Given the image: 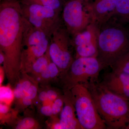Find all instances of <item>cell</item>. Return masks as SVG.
<instances>
[{"label":"cell","instance_id":"cell-1","mask_svg":"<svg viewBox=\"0 0 129 129\" xmlns=\"http://www.w3.org/2000/svg\"><path fill=\"white\" fill-rule=\"evenodd\" d=\"M25 23L19 1L1 2L0 51L5 57L3 66L5 74L10 84L14 86L21 73Z\"/></svg>","mask_w":129,"mask_h":129},{"label":"cell","instance_id":"cell-25","mask_svg":"<svg viewBox=\"0 0 129 129\" xmlns=\"http://www.w3.org/2000/svg\"><path fill=\"white\" fill-rule=\"evenodd\" d=\"M48 100L51 102H53L59 97V95L55 90L52 89H49L47 91Z\"/></svg>","mask_w":129,"mask_h":129},{"label":"cell","instance_id":"cell-9","mask_svg":"<svg viewBox=\"0 0 129 129\" xmlns=\"http://www.w3.org/2000/svg\"><path fill=\"white\" fill-rule=\"evenodd\" d=\"M62 16L65 27L72 37L85 29L93 22L86 4L77 0H70L64 4Z\"/></svg>","mask_w":129,"mask_h":129},{"label":"cell","instance_id":"cell-7","mask_svg":"<svg viewBox=\"0 0 129 129\" xmlns=\"http://www.w3.org/2000/svg\"><path fill=\"white\" fill-rule=\"evenodd\" d=\"M21 6L24 17L33 26L44 32L50 39L62 25L61 13L49 7L36 4Z\"/></svg>","mask_w":129,"mask_h":129},{"label":"cell","instance_id":"cell-32","mask_svg":"<svg viewBox=\"0 0 129 129\" xmlns=\"http://www.w3.org/2000/svg\"><path fill=\"white\" fill-rule=\"evenodd\" d=\"M77 1H79L83 3L84 4H86L89 3V1L90 0H77Z\"/></svg>","mask_w":129,"mask_h":129},{"label":"cell","instance_id":"cell-34","mask_svg":"<svg viewBox=\"0 0 129 129\" xmlns=\"http://www.w3.org/2000/svg\"><path fill=\"white\" fill-rule=\"evenodd\" d=\"M126 129H129V125L127 127V128H126Z\"/></svg>","mask_w":129,"mask_h":129},{"label":"cell","instance_id":"cell-29","mask_svg":"<svg viewBox=\"0 0 129 129\" xmlns=\"http://www.w3.org/2000/svg\"><path fill=\"white\" fill-rule=\"evenodd\" d=\"M1 76H0V84L1 86L2 84L3 81V78H4V75L5 74V71H4V68H3V66H1Z\"/></svg>","mask_w":129,"mask_h":129},{"label":"cell","instance_id":"cell-20","mask_svg":"<svg viewBox=\"0 0 129 129\" xmlns=\"http://www.w3.org/2000/svg\"><path fill=\"white\" fill-rule=\"evenodd\" d=\"M39 123L31 117H25L19 121L15 127L17 129H33L39 128Z\"/></svg>","mask_w":129,"mask_h":129},{"label":"cell","instance_id":"cell-28","mask_svg":"<svg viewBox=\"0 0 129 129\" xmlns=\"http://www.w3.org/2000/svg\"><path fill=\"white\" fill-rule=\"evenodd\" d=\"M39 99L42 102H45L48 100L47 91H42L39 94Z\"/></svg>","mask_w":129,"mask_h":129},{"label":"cell","instance_id":"cell-3","mask_svg":"<svg viewBox=\"0 0 129 129\" xmlns=\"http://www.w3.org/2000/svg\"><path fill=\"white\" fill-rule=\"evenodd\" d=\"M99 28L97 57L104 68L111 67L129 51V31L113 18Z\"/></svg>","mask_w":129,"mask_h":129},{"label":"cell","instance_id":"cell-24","mask_svg":"<svg viewBox=\"0 0 129 129\" xmlns=\"http://www.w3.org/2000/svg\"><path fill=\"white\" fill-rule=\"evenodd\" d=\"M40 112L41 114L45 116L50 117L53 115L52 106L50 105L42 106L40 109Z\"/></svg>","mask_w":129,"mask_h":129},{"label":"cell","instance_id":"cell-21","mask_svg":"<svg viewBox=\"0 0 129 129\" xmlns=\"http://www.w3.org/2000/svg\"><path fill=\"white\" fill-rule=\"evenodd\" d=\"M14 99L13 90L9 86H1V103L10 105Z\"/></svg>","mask_w":129,"mask_h":129},{"label":"cell","instance_id":"cell-27","mask_svg":"<svg viewBox=\"0 0 129 129\" xmlns=\"http://www.w3.org/2000/svg\"><path fill=\"white\" fill-rule=\"evenodd\" d=\"M9 106V105L5 103H1V105H0L1 116L8 113L10 110Z\"/></svg>","mask_w":129,"mask_h":129},{"label":"cell","instance_id":"cell-6","mask_svg":"<svg viewBox=\"0 0 129 129\" xmlns=\"http://www.w3.org/2000/svg\"><path fill=\"white\" fill-rule=\"evenodd\" d=\"M50 39L26 20L23 41L21 73H27L37 59L48 50Z\"/></svg>","mask_w":129,"mask_h":129},{"label":"cell","instance_id":"cell-4","mask_svg":"<svg viewBox=\"0 0 129 129\" xmlns=\"http://www.w3.org/2000/svg\"><path fill=\"white\" fill-rule=\"evenodd\" d=\"M69 90L77 118L83 129L106 128L88 87L84 85H78Z\"/></svg>","mask_w":129,"mask_h":129},{"label":"cell","instance_id":"cell-19","mask_svg":"<svg viewBox=\"0 0 129 129\" xmlns=\"http://www.w3.org/2000/svg\"><path fill=\"white\" fill-rule=\"evenodd\" d=\"M112 71L129 74V51L111 67Z\"/></svg>","mask_w":129,"mask_h":129},{"label":"cell","instance_id":"cell-8","mask_svg":"<svg viewBox=\"0 0 129 129\" xmlns=\"http://www.w3.org/2000/svg\"><path fill=\"white\" fill-rule=\"evenodd\" d=\"M73 47L72 38L62 25L53 33L50 39L49 55L60 72V78L66 74L74 59L72 52Z\"/></svg>","mask_w":129,"mask_h":129},{"label":"cell","instance_id":"cell-10","mask_svg":"<svg viewBox=\"0 0 129 129\" xmlns=\"http://www.w3.org/2000/svg\"><path fill=\"white\" fill-rule=\"evenodd\" d=\"M99 30L98 24L92 22L85 29L72 37L75 58L97 57Z\"/></svg>","mask_w":129,"mask_h":129},{"label":"cell","instance_id":"cell-16","mask_svg":"<svg viewBox=\"0 0 129 129\" xmlns=\"http://www.w3.org/2000/svg\"><path fill=\"white\" fill-rule=\"evenodd\" d=\"M51 61L48 49L44 55L39 58L34 63L28 73H30L32 76L31 77L36 80L45 70Z\"/></svg>","mask_w":129,"mask_h":129},{"label":"cell","instance_id":"cell-2","mask_svg":"<svg viewBox=\"0 0 129 129\" xmlns=\"http://www.w3.org/2000/svg\"><path fill=\"white\" fill-rule=\"evenodd\" d=\"M99 115L109 129H125L129 125V101L115 94L96 81L85 85Z\"/></svg>","mask_w":129,"mask_h":129},{"label":"cell","instance_id":"cell-12","mask_svg":"<svg viewBox=\"0 0 129 129\" xmlns=\"http://www.w3.org/2000/svg\"><path fill=\"white\" fill-rule=\"evenodd\" d=\"M115 94L129 101V74L112 71L101 83Z\"/></svg>","mask_w":129,"mask_h":129},{"label":"cell","instance_id":"cell-22","mask_svg":"<svg viewBox=\"0 0 129 129\" xmlns=\"http://www.w3.org/2000/svg\"><path fill=\"white\" fill-rule=\"evenodd\" d=\"M64 106V97L59 96L53 102L52 108L53 115H57L61 113Z\"/></svg>","mask_w":129,"mask_h":129},{"label":"cell","instance_id":"cell-26","mask_svg":"<svg viewBox=\"0 0 129 129\" xmlns=\"http://www.w3.org/2000/svg\"><path fill=\"white\" fill-rule=\"evenodd\" d=\"M33 102L32 99L25 96L18 103L22 104L23 108H26L30 106L33 103Z\"/></svg>","mask_w":129,"mask_h":129},{"label":"cell","instance_id":"cell-30","mask_svg":"<svg viewBox=\"0 0 129 129\" xmlns=\"http://www.w3.org/2000/svg\"><path fill=\"white\" fill-rule=\"evenodd\" d=\"M5 61V57L2 52L0 51V64L3 65Z\"/></svg>","mask_w":129,"mask_h":129},{"label":"cell","instance_id":"cell-18","mask_svg":"<svg viewBox=\"0 0 129 129\" xmlns=\"http://www.w3.org/2000/svg\"><path fill=\"white\" fill-rule=\"evenodd\" d=\"M21 3L23 5L36 4L49 7L60 13L64 5L63 0H21Z\"/></svg>","mask_w":129,"mask_h":129},{"label":"cell","instance_id":"cell-5","mask_svg":"<svg viewBox=\"0 0 129 129\" xmlns=\"http://www.w3.org/2000/svg\"><path fill=\"white\" fill-rule=\"evenodd\" d=\"M104 68L97 57H79L74 59L66 74L61 78L65 91L78 85L96 81Z\"/></svg>","mask_w":129,"mask_h":129},{"label":"cell","instance_id":"cell-31","mask_svg":"<svg viewBox=\"0 0 129 129\" xmlns=\"http://www.w3.org/2000/svg\"><path fill=\"white\" fill-rule=\"evenodd\" d=\"M18 1V0H1V2L14 3Z\"/></svg>","mask_w":129,"mask_h":129},{"label":"cell","instance_id":"cell-11","mask_svg":"<svg viewBox=\"0 0 129 129\" xmlns=\"http://www.w3.org/2000/svg\"><path fill=\"white\" fill-rule=\"evenodd\" d=\"M118 0H93L86 4L92 16V21L100 27L112 18Z\"/></svg>","mask_w":129,"mask_h":129},{"label":"cell","instance_id":"cell-17","mask_svg":"<svg viewBox=\"0 0 129 129\" xmlns=\"http://www.w3.org/2000/svg\"><path fill=\"white\" fill-rule=\"evenodd\" d=\"M60 76V72L58 68L55 63L51 62L45 70L36 79L37 82L47 83L53 80L57 76Z\"/></svg>","mask_w":129,"mask_h":129},{"label":"cell","instance_id":"cell-33","mask_svg":"<svg viewBox=\"0 0 129 129\" xmlns=\"http://www.w3.org/2000/svg\"><path fill=\"white\" fill-rule=\"evenodd\" d=\"M125 25L126 26V27L128 29V30L129 31V24H127V25Z\"/></svg>","mask_w":129,"mask_h":129},{"label":"cell","instance_id":"cell-23","mask_svg":"<svg viewBox=\"0 0 129 129\" xmlns=\"http://www.w3.org/2000/svg\"><path fill=\"white\" fill-rule=\"evenodd\" d=\"M38 82L36 81H34L29 88L25 95L33 101L36 99L37 96L38 90Z\"/></svg>","mask_w":129,"mask_h":129},{"label":"cell","instance_id":"cell-13","mask_svg":"<svg viewBox=\"0 0 129 129\" xmlns=\"http://www.w3.org/2000/svg\"><path fill=\"white\" fill-rule=\"evenodd\" d=\"M63 97L64 106L60 118L62 129H83L77 118L70 90L65 91Z\"/></svg>","mask_w":129,"mask_h":129},{"label":"cell","instance_id":"cell-15","mask_svg":"<svg viewBox=\"0 0 129 129\" xmlns=\"http://www.w3.org/2000/svg\"><path fill=\"white\" fill-rule=\"evenodd\" d=\"M112 18L124 25L129 24V0H118Z\"/></svg>","mask_w":129,"mask_h":129},{"label":"cell","instance_id":"cell-14","mask_svg":"<svg viewBox=\"0 0 129 129\" xmlns=\"http://www.w3.org/2000/svg\"><path fill=\"white\" fill-rule=\"evenodd\" d=\"M22 74V77L19 78L13 90L14 99L18 102V103L26 95L29 88L36 81L27 74Z\"/></svg>","mask_w":129,"mask_h":129}]
</instances>
